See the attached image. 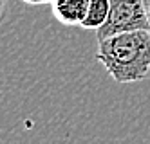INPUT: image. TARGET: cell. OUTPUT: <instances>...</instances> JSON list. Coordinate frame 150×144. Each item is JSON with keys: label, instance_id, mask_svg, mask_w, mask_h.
I'll use <instances>...</instances> for the list:
<instances>
[{"label": "cell", "instance_id": "1", "mask_svg": "<svg viewBox=\"0 0 150 144\" xmlns=\"http://www.w3.org/2000/svg\"><path fill=\"white\" fill-rule=\"evenodd\" d=\"M98 60L120 85L143 81L150 72V31H130L98 41Z\"/></svg>", "mask_w": 150, "mask_h": 144}, {"label": "cell", "instance_id": "2", "mask_svg": "<svg viewBox=\"0 0 150 144\" xmlns=\"http://www.w3.org/2000/svg\"><path fill=\"white\" fill-rule=\"evenodd\" d=\"M130 31H150L145 2L143 0H110L109 18L100 29H96L98 41Z\"/></svg>", "mask_w": 150, "mask_h": 144}, {"label": "cell", "instance_id": "3", "mask_svg": "<svg viewBox=\"0 0 150 144\" xmlns=\"http://www.w3.org/2000/svg\"><path fill=\"white\" fill-rule=\"evenodd\" d=\"M91 0H52V15L63 25H80L89 9Z\"/></svg>", "mask_w": 150, "mask_h": 144}, {"label": "cell", "instance_id": "4", "mask_svg": "<svg viewBox=\"0 0 150 144\" xmlns=\"http://www.w3.org/2000/svg\"><path fill=\"white\" fill-rule=\"evenodd\" d=\"M110 13V0H91L89 9L83 22L80 24L81 29H100Z\"/></svg>", "mask_w": 150, "mask_h": 144}, {"label": "cell", "instance_id": "5", "mask_svg": "<svg viewBox=\"0 0 150 144\" xmlns=\"http://www.w3.org/2000/svg\"><path fill=\"white\" fill-rule=\"evenodd\" d=\"M22 2L31 6H44V4H52V0H22Z\"/></svg>", "mask_w": 150, "mask_h": 144}, {"label": "cell", "instance_id": "6", "mask_svg": "<svg viewBox=\"0 0 150 144\" xmlns=\"http://www.w3.org/2000/svg\"><path fill=\"white\" fill-rule=\"evenodd\" d=\"M6 9H7V0H0V22L6 15Z\"/></svg>", "mask_w": 150, "mask_h": 144}, {"label": "cell", "instance_id": "7", "mask_svg": "<svg viewBox=\"0 0 150 144\" xmlns=\"http://www.w3.org/2000/svg\"><path fill=\"white\" fill-rule=\"evenodd\" d=\"M145 2V9H146V16H148V22H150V0H143Z\"/></svg>", "mask_w": 150, "mask_h": 144}]
</instances>
